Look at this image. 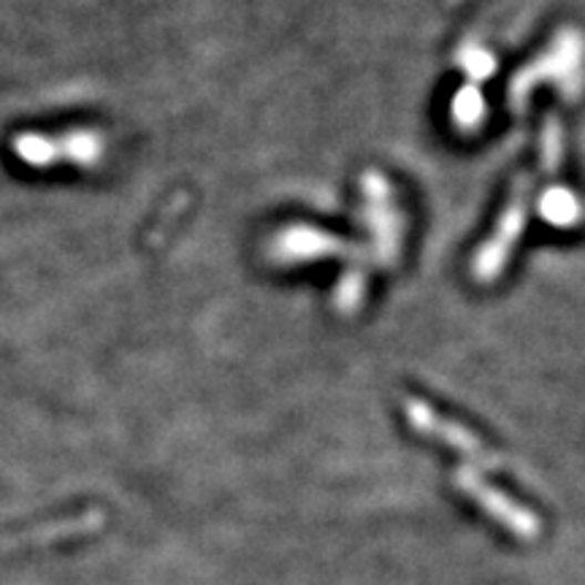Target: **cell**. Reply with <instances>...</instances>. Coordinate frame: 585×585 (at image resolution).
I'll return each mask as SVG.
<instances>
[{
    "label": "cell",
    "instance_id": "6da1fadb",
    "mask_svg": "<svg viewBox=\"0 0 585 585\" xmlns=\"http://www.w3.org/2000/svg\"><path fill=\"white\" fill-rule=\"evenodd\" d=\"M268 255L274 264H312L322 258H345L347 266L341 271L337 290H333V309L339 315H356L361 309L366 288H369V277L374 271L369 253L361 244H352L339 236L326 234V230L315 228V225H288L285 230L274 234L268 244Z\"/></svg>",
    "mask_w": 585,
    "mask_h": 585
},
{
    "label": "cell",
    "instance_id": "7a4b0ae2",
    "mask_svg": "<svg viewBox=\"0 0 585 585\" xmlns=\"http://www.w3.org/2000/svg\"><path fill=\"white\" fill-rule=\"evenodd\" d=\"M363 195V225L369 242L363 249L369 253L374 268H393L399 264L401 244H404L407 217L399 206L393 185L374 168H366L361 174Z\"/></svg>",
    "mask_w": 585,
    "mask_h": 585
},
{
    "label": "cell",
    "instance_id": "3957f363",
    "mask_svg": "<svg viewBox=\"0 0 585 585\" xmlns=\"http://www.w3.org/2000/svg\"><path fill=\"white\" fill-rule=\"evenodd\" d=\"M581 35L577 30H561L551 47L534 58L532 63L523 65L515 76L510 79V106L515 114L526 112L528 95L542 82H553L561 93L577 98L581 93Z\"/></svg>",
    "mask_w": 585,
    "mask_h": 585
},
{
    "label": "cell",
    "instance_id": "277c9868",
    "mask_svg": "<svg viewBox=\"0 0 585 585\" xmlns=\"http://www.w3.org/2000/svg\"><path fill=\"white\" fill-rule=\"evenodd\" d=\"M11 152L33 168L82 166L93 168L106 152V138L95 127H73L63 133H20L11 138Z\"/></svg>",
    "mask_w": 585,
    "mask_h": 585
},
{
    "label": "cell",
    "instance_id": "5b68a950",
    "mask_svg": "<svg viewBox=\"0 0 585 585\" xmlns=\"http://www.w3.org/2000/svg\"><path fill=\"white\" fill-rule=\"evenodd\" d=\"M532 191H534V176L528 171H523L515 179L512 191L504 201V209L499 215L496 225H493L491 236L480 244V249L472 258V277L474 283L491 285L493 279L502 277L504 266H507L512 249H515L517 239H521L523 228L528 219V206H532Z\"/></svg>",
    "mask_w": 585,
    "mask_h": 585
},
{
    "label": "cell",
    "instance_id": "8992f818",
    "mask_svg": "<svg viewBox=\"0 0 585 585\" xmlns=\"http://www.w3.org/2000/svg\"><path fill=\"white\" fill-rule=\"evenodd\" d=\"M401 407H404L407 423H410L420 437L437 439V442L448 444V448L461 450L463 455L474 459L480 466H488V469L502 466V459H499L493 450L485 448L483 439H480L478 434H472L469 429H463V425L455 423V420L439 414L434 407L425 404V401L418 399V396H404Z\"/></svg>",
    "mask_w": 585,
    "mask_h": 585
},
{
    "label": "cell",
    "instance_id": "52a82bcc",
    "mask_svg": "<svg viewBox=\"0 0 585 585\" xmlns=\"http://www.w3.org/2000/svg\"><path fill=\"white\" fill-rule=\"evenodd\" d=\"M453 483L461 488L463 493H469V496L474 499L478 504H483V510L491 512L493 517H499V521L504 523V526H510L515 534H526L532 536L536 534V517L528 512L526 507H517V504H512L504 493H499L496 488L488 485L483 478H480L478 469L472 466H461L459 472H455Z\"/></svg>",
    "mask_w": 585,
    "mask_h": 585
},
{
    "label": "cell",
    "instance_id": "ba28073f",
    "mask_svg": "<svg viewBox=\"0 0 585 585\" xmlns=\"http://www.w3.org/2000/svg\"><path fill=\"white\" fill-rule=\"evenodd\" d=\"M540 215L551 225H558V228H572V225L581 223V201L572 191L551 187L540 198Z\"/></svg>",
    "mask_w": 585,
    "mask_h": 585
},
{
    "label": "cell",
    "instance_id": "9c48e42d",
    "mask_svg": "<svg viewBox=\"0 0 585 585\" xmlns=\"http://www.w3.org/2000/svg\"><path fill=\"white\" fill-rule=\"evenodd\" d=\"M95 526H101V512H90V515L69 517V521L52 523V526H35V528H30V532L17 534V540L20 542H47V540H52V536L84 534Z\"/></svg>",
    "mask_w": 585,
    "mask_h": 585
},
{
    "label": "cell",
    "instance_id": "30bf717a",
    "mask_svg": "<svg viewBox=\"0 0 585 585\" xmlns=\"http://www.w3.org/2000/svg\"><path fill=\"white\" fill-rule=\"evenodd\" d=\"M540 168L545 174H556L561 161H564V127L556 114L545 117V125H542V138H540Z\"/></svg>",
    "mask_w": 585,
    "mask_h": 585
},
{
    "label": "cell",
    "instance_id": "8fae6325",
    "mask_svg": "<svg viewBox=\"0 0 585 585\" xmlns=\"http://www.w3.org/2000/svg\"><path fill=\"white\" fill-rule=\"evenodd\" d=\"M485 114V101L483 93H480L478 84H466L459 95L453 98V122L463 131H472L483 122Z\"/></svg>",
    "mask_w": 585,
    "mask_h": 585
},
{
    "label": "cell",
    "instance_id": "7c38bea8",
    "mask_svg": "<svg viewBox=\"0 0 585 585\" xmlns=\"http://www.w3.org/2000/svg\"><path fill=\"white\" fill-rule=\"evenodd\" d=\"M459 63L461 69L469 73V84H483V79H488L496 69V60H493V54L488 52L485 47H478V44H463L459 49Z\"/></svg>",
    "mask_w": 585,
    "mask_h": 585
}]
</instances>
